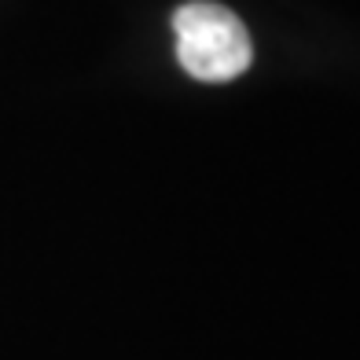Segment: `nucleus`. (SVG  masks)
<instances>
[{
    "label": "nucleus",
    "instance_id": "1",
    "mask_svg": "<svg viewBox=\"0 0 360 360\" xmlns=\"http://www.w3.org/2000/svg\"><path fill=\"white\" fill-rule=\"evenodd\" d=\"M176 63L195 81L224 85L254 63V41L236 11L214 0H188L173 11Z\"/></svg>",
    "mask_w": 360,
    "mask_h": 360
}]
</instances>
